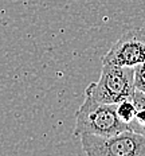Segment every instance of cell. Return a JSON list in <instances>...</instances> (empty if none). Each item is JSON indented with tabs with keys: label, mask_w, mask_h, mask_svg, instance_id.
<instances>
[{
	"label": "cell",
	"mask_w": 145,
	"mask_h": 156,
	"mask_svg": "<svg viewBox=\"0 0 145 156\" xmlns=\"http://www.w3.org/2000/svg\"><path fill=\"white\" fill-rule=\"evenodd\" d=\"M133 101L136 102L137 113L129 124V129L145 136V93L136 89L133 94Z\"/></svg>",
	"instance_id": "5"
},
{
	"label": "cell",
	"mask_w": 145,
	"mask_h": 156,
	"mask_svg": "<svg viewBox=\"0 0 145 156\" xmlns=\"http://www.w3.org/2000/svg\"><path fill=\"white\" fill-rule=\"evenodd\" d=\"M81 143L89 156H145V136L132 129L112 136L81 135Z\"/></svg>",
	"instance_id": "3"
},
{
	"label": "cell",
	"mask_w": 145,
	"mask_h": 156,
	"mask_svg": "<svg viewBox=\"0 0 145 156\" xmlns=\"http://www.w3.org/2000/svg\"><path fill=\"white\" fill-rule=\"evenodd\" d=\"M136 113H137V106H136V102L133 101V97L122 100V101L117 104V115L121 119V121L128 124V126L132 122V120L134 119Z\"/></svg>",
	"instance_id": "6"
},
{
	"label": "cell",
	"mask_w": 145,
	"mask_h": 156,
	"mask_svg": "<svg viewBox=\"0 0 145 156\" xmlns=\"http://www.w3.org/2000/svg\"><path fill=\"white\" fill-rule=\"evenodd\" d=\"M134 86V67L102 63L98 81L86 87L85 96L105 104H118L122 100L132 98Z\"/></svg>",
	"instance_id": "2"
},
{
	"label": "cell",
	"mask_w": 145,
	"mask_h": 156,
	"mask_svg": "<svg viewBox=\"0 0 145 156\" xmlns=\"http://www.w3.org/2000/svg\"><path fill=\"white\" fill-rule=\"evenodd\" d=\"M134 86L137 90L145 93V62L134 66Z\"/></svg>",
	"instance_id": "7"
},
{
	"label": "cell",
	"mask_w": 145,
	"mask_h": 156,
	"mask_svg": "<svg viewBox=\"0 0 145 156\" xmlns=\"http://www.w3.org/2000/svg\"><path fill=\"white\" fill-rule=\"evenodd\" d=\"M145 62V28H132L117 39L102 58V63L134 67Z\"/></svg>",
	"instance_id": "4"
},
{
	"label": "cell",
	"mask_w": 145,
	"mask_h": 156,
	"mask_svg": "<svg viewBox=\"0 0 145 156\" xmlns=\"http://www.w3.org/2000/svg\"><path fill=\"white\" fill-rule=\"evenodd\" d=\"M129 129L117 115V104L99 102L89 96L75 112L74 135L112 136Z\"/></svg>",
	"instance_id": "1"
}]
</instances>
